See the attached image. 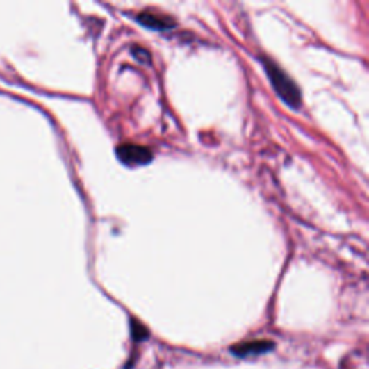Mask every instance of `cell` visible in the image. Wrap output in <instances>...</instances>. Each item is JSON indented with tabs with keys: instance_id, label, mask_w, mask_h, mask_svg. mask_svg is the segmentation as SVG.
<instances>
[{
	"instance_id": "6da1fadb",
	"label": "cell",
	"mask_w": 369,
	"mask_h": 369,
	"mask_svg": "<svg viewBox=\"0 0 369 369\" xmlns=\"http://www.w3.org/2000/svg\"><path fill=\"white\" fill-rule=\"evenodd\" d=\"M263 64L271 85L280 95V99L291 108H299L302 106V94L296 83L276 63L271 61L270 58L263 56Z\"/></svg>"
},
{
	"instance_id": "7a4b0ae2",
	"label": "cell",
	"mask_w": 369,
	"mask_h": 369,
	"mask_svg": "<svg viewBox=\"0 0 369 369\" xmlns=\"http://www.w3.org/2000/svg\"><path fill=\"white\" fill-rule=\"evenodd\" d=\"M117 158L127 166H143L151 162L153 153L149 147L124 143L117 147Z\"/></svg>"
},
{
	"instance_id": "3957f363",
	"label": "cell",
	"mask_w": 369,
	"mask_h": 369,
	"mask_svg": "<svg viewBox=\"0 0 369 369\" xmlns=\"http://www.w3.org/2000/svg\"><path fill=\"white\" fill-rule=\"evenodd\" d=\"M138 21L140 25L153 29V31H169L177 26L173 19L167 15H159L154 12H143L138 16Z\"/></svg>"
},
{
	"instance_id": "277c9868",
	"label": "cell",
	"mask_w": 369,
	"mask_h": 369,
	"mask_svg": "<svg viewBox=\"0 0 369 369\" xmlns=\"http://www.w3.org/2000/svg\"><path fill=\"white\" fill-rule=\"evenodd\" d=\"M273 343L268 341H251V342H244L240 345H236L231 349L232 354H236L238 356H248V355H259L264 354L270 349H273Z\"/></svg>"
},
{
	"instance_id": "5b68a950",
	"label": "cell",
	"mask_w": 369,
	"mask_h": 369,
	"mask_svg": "<svg viewBox=\"0 0 369 369\" xmlns=\"http://www.w3.org/2000/svg\"><path fill=\"white\" fill-rule=\"evenodd\" d=\"M131 52H133L136 60H139L140 63H143V64H149L150 63V52L147 49H145L142 47H134Z\"/></svg>"
},
{
	"instance_id": "8992f818",
	"label": "cell",
	"mask_w": 369,
	"mask_h": 369,
	"mask_svg": "<svg viewBox=\"0 0 369 369\" xmlns=\"http://www.w3.org/2000/svg\"><path fill=\"white\" fill-rule=\"evenodd\" d=\"M133 335L138 341H143L145 338H147L149 334H147V330L145 326H142L138 322H133Z\"/></svg>"
}]
</instances>
